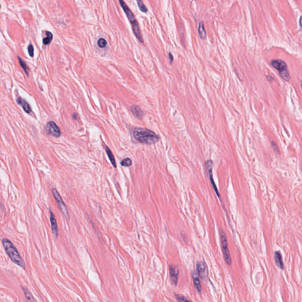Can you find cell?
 <instances>
[{
  "label": "cell",
  "instance_id": "obj_22",
  "mask_svg": "<svg viewBox=\"0 0 302 302\" xmlns=\"http://www.w3.org/2000/svg\"><path fill=\"white\" fill-rule=\"evenodd\" d=\"M120 164L123 167H129L130 166L132 165V160L129 158H125L124 160H123L121 162H120Z\"/></svg>",
  "mask_w": 302,
  "mask_h": 302
},
{
  "label": "cell",
  "instance_id": "obj_25",
  "mask_svg": "<svg viewBox=\"0 0 302 302\" xmlns=\"http://www.w3.org/2000/svg\"><path fill=\"white\" fill-rule=\"evenodd\" d=\"M28 51L30 56L33 57L34 56V47L31 44L28 46Z\"/></svg>",
  "mask_w": 302,
  "mask_h": 302
},
{
  "label": "cell",
  "instance_id": "obj_12",
  "mask_svg": "<svg viewBox=\"0 0 302 302\" xmlns=\"http://www.w3.org/2000/svg\"><path fill=\"white\" fill-rule=\"evenodd\" d=\"M17 102L19 105H20L22 106V108H23V109L24 110V111L26 113H30L31 112L32 110H31V108L30 106L29 105V104L25 100L22 99L21 97H19L17 99Z\"/></svg>",
  "mask_w": 302,
  "mask_h": 302
},
{
  "label": "cell",
  "instance_id": "obj_31",
  "mask_svg": "<svg viewBox=\"0 0 302 302\" xmlns=\"http://www.w3.org/2000/svg\"><path fill=\"white\" fill-rule=\"evenodd\" d=\"M301 170H302V168H301Z\"/></svg>",
  "mask_w": 302,
  "mask_h": 302
},
{
  "label": "cell",
  "instance_id": "obj_2",
  "mask_svg": "<svg viewBox=\"0 0 302 302\" xmlns=\"http://www.w3.org/2000/svg\"><path fill=\"white\" fill-rule=\"evenodd\" d=\"M2 243L6 254L9 256L11 260L14 263L25 270V262L21 257L17 249L14 246V244L8 239H4L2 241Z\"/></svg>",
  "mask_w": 302,
  "mask_h": 302
},
{
  "label": "cell",
  "instance_id": "obj_17",
  "mask_svg": "<svg viewBox=\"0 0 302 302\" xmlns=\"http://www.w3.org/2000/svg\"><path fill=\"white\" fill-rule=\"evenodd\" d=\"M106 152L108 154L109 159L112 165L114 167V168H116V161L115 160V157L112 152V151L110 150V149L106 146Z\"/></svg>",
  "mask_w": 302,
  "mask_h": 302
},
{
  "label": "cell",
  "instance_id": "obj_13",
  "mask_svg": "<svg viewBox=\"0 0 302 302\" xmlns=\"http://www.w3.org/2000/svg\"><path fill=\"white\" fill-rule=\"evenodd\" d=\"M130 109H131V112H132V114L136 118H137L139 119H142L143 116V112L141 110V109L140 108L139 106H136V105H133Z\"/></svg>",
  "mask_w": 302,
  "mask_h": 302
},
{
  "label": "cell",
  "instance_id": "obj_20",
  "mask_svg": "<svg viewBox=\"0 0 302 302\" xmlns=\"http://www.w3.org/2000/svg\"><path fill=\"white\" fill-rule=\"evenodd\" d=\"M18 58H19V63H20V64L21 67L23 68V69L24 70V71H25L26 74L27 76H28V68L26 62L21 57H20L19 56L18 57Z\"/></svg>",
  "mask_w": 302,
  "mask_h": 302
},
{
  "label": "cell",
  "instance_id": "obj_4",
  "mask_svg": "<svg viewBox=\"0 0 302 302\" xmlns=\"http://www.w3.org/2000/svg\"><path fill=\"white\" fill-rule=\"evenodd\" d=\"M273 67L279 71V74L282 79L286 81L290 80V75L286 63L281 60H275L271 62Z\"/></svg>",
  "mask_w": 302,
  "mask_h": 302
},
{
  "label": "cell",
  "instance_id": "obj_6",
  "mask_svg": "<svg viewBox=\"0 0 302 302\" xmlns=\"http://www.w3.org/2000/svg\"><path fill=\"white\" fill-rule=\"evenodd\" d=\"M51 192H52V194H53V195L56 201L57 202V204L58 205L60 210L61 211V212H62V214H63V215L66 218H68V213L67 208L66 205H65L64 202L63 201L61 195H60L59 192L55 188H53L51 189Z\"/></svg>",
  "mask_w": 302,
  "mask_h": 302
},
{
  "label": "cell",
  "instance_id": "obj_14",
  "mask_svg": "<svg viewBox=\"0 0 302 302\" xmlns=\"http://www.w3.org/2000/svg\"><path fill=\"white\" fill-rule=\"evenodd\" d=\"M274 260L277 266L281 270L284 269V264L282 260V256L279 251H275L274 253Z\"/></svg>",
  "mask_w": 302,
  "mask_h": 302
},
{
  "label": "cell",
  "instance_id": "obj_5",
  "mask_svg": "<svg viewBox=\"0 0 302 302\" xmlns=\"http://www.w3.org/2000/svg\"><path fill=\"white\" fill-rule=\"evenodd\" d=\"M219 236H220V240H221V247L222 250V253L224 254V257L225 259V262L227 263L229 265H231L232 261L231 258L230 253V251L228 248V241L227 239H226V234L225 232L221 230L219 231Z\"/></svg>",
  "mask_w": 302,
  "mask_h": 302
},
{
  "label": "cell",
  "instance_id": "obj_26",
  "mask_svg": "<svg viewBox=\"0 0 302 302\" xmlns=\"http://www.w3.org/2000/svg\"><path fill=\"white\" fill-rule=\"evenodd\" d=\"M169 56V59H170V63H172L174 61V57H173V56L172 55V54L171 53H169L168 54Z\"/></svg>",
  "mask_w": 302,
  "mask_h": 302
},
{
  "label": "cell",
  "instance_id": "obj_3",
  "mask_svg": "<svg viewBox=\"0 0 302 302\" xmlns=\"http://www.w3.org/2000/svg\"><path fill=\"white\" fill-rule=\"evenodd\" d=\"M119 1L121 7L123 10L129 22L130 23L134 35L141 43H143V40L142 33H141V31L140 30V27H139L138 22L136 20L133 13H132V11L130 10V9L129 8V7L127 6V4L125 3V2L123 1V0H119Z\"/></svg>",
  "mask_w": 302,
  "mask_h": 302
},
{
  "label": "cell",
  "instance_id": "obj_9",
  "mask_svg": "<svg viewBox=\"0 0 302 302\" xmlns=\"http://www.w3.org/2000/svg\"><path fill=\"white\" fill-rule=\"evenodd\" d=\"M197 271L198 276L203 280H205L208 278V273L206 263L203 261H199L197 264Z\"/></svg>",
  "mask_w": 302,
  "mask_h": 302
},
{
  "label": "cell",
  "instance_id": "obj_1",
  "mask_svg": "<svg viewBox=\"0 0 302 302\" xmlns=\"http://www.w3.org/2000/svg\"><path fill=\"white\" fill-rule=\"evenodd\" d=\"M134 137L139 142L147 145H152L160 140L159 136L149 129L135 127L133 130Z\"/></svg>",
  "mask_w": 302,
  "mask_h": 302
},
{
  "label": "cell",
  "instance_id": "obj_8",
  "mask_svg": "<svg viewBox=\"0 0 302 302\" xmlns=\"http://www.w3.org/2000/svg\"><path fill=\"white\" fill-rule=\"evenodd\" d=\"M205 168H206V170L208 172V175H209V180H210V182L212 184V186L214 189V191H215L216 192V194L217 195V196L220 198V195L219 194V192L217 189V188L215 185V184L214 181V179H213V176H212V165H213V162L212 160H209L208 161H207L205 162Z\"/></svg>",
  "mask_w": 302,
  "mask_h": 302
},
{
  "label": "cell",
  "instance_id": "obj_11",
  "mask_svg": "<svg viewBox=\"0 0 302 302\" xmlns=\"http://www.w3.org/2000/svg\"><path fill=\"white\" fill-rule=\"evenodd\" d=\"M178 274H179V270L175 267L173 266H170V274L171 277V280L172 282V283L175 285L177 284L178 283Z\"/></svg>",
  "mask_w": 302,
  "mask_h": 302
},
{
  "label": "cell",
  "instance_id": "obj_21",
  "mask_svg": "<svg viewBox=\"0 0 302 302\" xmlns=\"http://www.w3.org/2000/svg\"><path fill=\"white\" fill-rule=\"evenodd\" d=\"M137 3L139 10L142 12L145 13L147 12V9L146 8V7L145 6V5L144 4V3H143L142 0H137Z\"/></svg>",
  "mask_w": 302,
  "mask_h": 302
},
{
  "label": "cell",
  "instance_id": "obj_7",
  "mask_svg": "<svg viewBox=\"0 0 302 302\" xmlns=\"http://www.w3.org/2000/svg\"><path fill=\"white\" fill-rule=\"evenodd\" d=\"M45 130L47 134L54 137H58L61 135V131L60 128L54 122H48L45 127Z\"/></svg>",
  "mask_w": 302,
  "mask_h": 302
},
{
  "label": "cell",
  "instance_id": "obj_24",
  "mask_svg": "<svg viewBox=\"0 0 302 302\" xmlns=\"http://www.w3.org/2000/svg\"><path fill=\"white\" fill-rule=\"evenodd\" d=\"M176 298L179 301H191V300L188 299L185 296L181 295V294H175Z\"/></svg>",
  "mask_w": 302,
  "mask_h": 302
},
{
  "label": "cell",
  "instance_id": "obj_27",
  "mask_svg": "<svg viewBox=\"0 0 302 302\" xmlns=\"http://www.w3.org/2000/svg\"><path fill=\"white\" fill-rule=\"evenodd\" d=\"M299 23H300V26L302 30V16L300 17V21H299Z\"/></svg>",
  "mask_w": 302,
  "mask_h": 302
},
{
  "label": "cell",
  "instance_id": "obj_10",
  "mask_svg": "<svg viewBox=\"0 0 302 302\" xmlns=\"http://www.w3.org/2000/svg\"><path fill=\"white\" fill-rule=\"evenodd\" d=\"M50 223H51V226L52 232H53V234L56 237H57V236L58 235V225H57V221H56V219L55 218V216L53 214V212L51 211V209H50Z\"/></svg>",
  "mask_w": 302,
  "mask_h": 302
},
{
  "label": "cell",
  "instance_id": "obj_23",
  "mask_svg": "<svg viewBox=\"0 0 302 302\" xmlns=\"http://www.w3.org/2000/svg\"><path fill=\"white\" fill-rule=\"evenodd\" d=\"M98 45L100 48H104L107 45V41L105 39L101 38L98 41Z\"/></svg>",
  "mask_w": 302,
  "mask_h": 302
},
{
  "label": "cell",
  "instance_id": "obj_28",
  "mask_svg": "<svg viewBox=\"0 0 302 302\" xmlns=\"http://www.w3.org/2000/svg\"><path fill=\"white\" fill-rule=\"evenodd\" d=\"M267 79H268L269 80L271 81V80H273V78H271V76H267Z\"/></svg>",
  "mask_w": 302,
  "mask_h": 302
},
{
  "label": "cell",
  "instance_id": "obj_15",
  "mask_svg": "<svg viewBox=\"0 0 302 302\" xmlns=\"http://www.w3.org/2000/svg\"><path fill=\"white\" fill-rule=\"evenodd\" d=\"M192 278H193L194 284V286H195L196 289L198 290V291L199 293H201L202 292V287H201V285L200 280L199 278L198 274V273H193V274H192Z\"/></svg>",
  "mask_w": 302,
  "mask_h": 302
},
{
  "label": "cell",
  "instance_id": "obj_18",
  "mask_svg": "<svg viewBox=\"0 0 302 302\" xmlns=\"http://www.w3.org/2000/svg\"><path fill=\"white\" fill-rule=\"evenodd\" d=\"M198 33H199V37H201V38H202V40H204L206 37H207V35H206V31L205 30V28H204V24L202 23H201L199 25V27H198Z\"/></svg>",
  "mask_w": 302,
  "mask_h": 302
},
{
  "label": "cell",
  "instance_id": "obj_29",
  "mask_svg": "<svg viewBox=\"0 0 302 302\" xmlns=\"http://www.w3.org/2000/svg\"><path fill=\"white\" fill-rule=\"evenodd\" d=\"M73 118H74V120H76V119H77V116H76V115H75V114H74V115H73Z\"/></svg>",
  "mask_w": 302,
  "mask_h": 302
},
{
  "label": "cell",
  "instance_id": "obj_16",
  "mask_svg": "<svg viewBox=\"0 0 302 302\" xmlns=\"http://www.w3.org/2000/svg\"><path fill=\"white\" fill-rule=\"evenodd\" d=\"M22 289H23V291L24 293V294H25V296L26 297L27 301H36V300L34 298V297H33L32 294L30 293V291L27 288H26L25 287H22Z\"/></svg>",
  "mask_w": 302,
  "mask_h": 302
},
{
  "label": "cell",
  "instance_id": "obj_30",
  "mask_svg": "<svg viewBox=\"0 0 302 302\" xmlns=\"http://www.w3.org/2000/svg\"><path fill=\"white\" fill-rule=\"evenodd\" d=\"M301 88H302V82H301Z\"/></svg>",
  "mask_w": 302,
  "mask_h": 302
},
{
  "label": "cell",
  "instance_id": "obj_19",
  "mask_svg": "<svg viewBox=\"0 0 302 302\" xmlns=\"http://www.w3.org/2000/svg\"><path fill=\"white\" fill-rule=\"evenodd\" d=\"M46 37L43 39V42L44 45H48L51 43V42L53 40V34L50 31L46 32Z\"/></svg>",
  "mask_w": 302,
  "mask_h": 302
}]
</instances>
